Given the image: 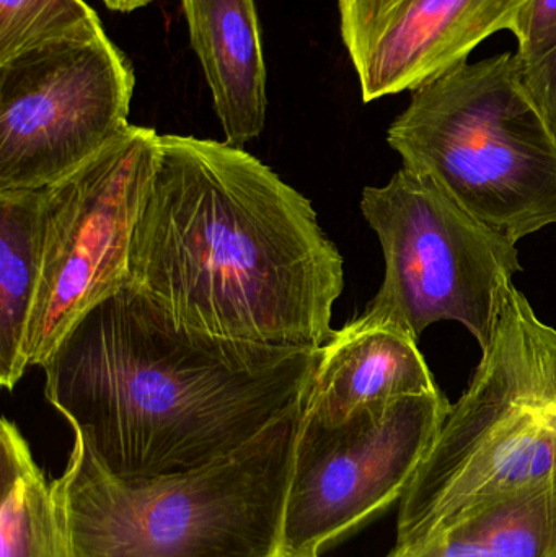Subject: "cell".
<instances>
[{
    "mask_svg": "<svg viewBox=\"0 0 556 557\" xmlns=\"http://www.w3.org/2000/svg\"><path fill=\"white\" fill-rule=\"evenodd\" d=\"M129 285L215 339L319 350L332 339L343 257L312 202L244 149L159 136Z\"/></svg>",
    "mask_w": 556,
    "mask_h": 557,
    "instance_id": "1",
    "label": "cell"
},
{
    "mask_svg": "<svg viewBox=\"0 0 556 557\" xmlns=\"http://www.w3.org/2000/svg\"><path fill=\"white\" fill-rule=\"evenodd\" d=\"M319 357L193 333L126 285L41 369L46 399L95 460L137 483L244 447L306 398Z\"/></svg>",
    "mask_w": 556,
    "mask_h": 557,
    "instance_id": "2",
    "label": "cell"
},
{
    "mask_svg": "<svg viewBox=\"0 0 556 557\" xmlns=\"http://www.w3.org/2000/svg\"><path fill=\"white\" fill-rule=\"evenodd\" d=\"M302 411L304 399L214 463L137 483L74 435L51 481L72 557H276Z\"/></svg>",
    "mask_w": 556,
    "mask_h": 557,
    "instance_id": "3",
    "label": "cell"
},
{
    "mask_svg": "<svg viewBox=\"0 0 556 557\" xmlns=\"http://www.w3.org/2000/svg\"><path fill=\"white\" fill-rule=\"evenodd\" d=\"M400 499L407 546L475 504L556 484V330L509 287L492 343Z\"/></svg>",
    "mask_w": 556,
    "mask_h": 557,
    "instance_id": "4",
    "label": "cell"
},
{
    "mask_svg": "<svg viewBox=\"0 0 556 557\" xmlns=\"http://www.w3.org/2000/svg\"><path fill=\"white\" fill-rule=\"evenodd\" d=\"M387 143L404 166L515 244L556 225V140L522 87L516 52L421 85Z\"/></svg>",
    "mask_w": 556,
    "mask_h": 557,
    "instance_id": "5",
    "label": "cell"
},
{
    "mask_svg": "<svg viewBox=\"0 0 556 557\" xmlns=\"http://www.w3.org/2000/svg\"><path fill=\"white\" fill-rule=\"evenodd\" d=\"M361 211L381 242L385 276L359 318L417 341L437 321H459L485 350L521 271L515 242L407 166L387 185L366 188Z\"/></svg>",
    "mask_w": 556,
    "mask_h": 557,
    "instance_id": "6",
    "label": "cell"
},
{
    "mask_svg": "<svg viewBox=\"0 0 556 557\" xmlns=\"http://www.w3.org/2000/svg\"><path fill=\"white\" fill-rule=\"evenodd\" d=\"M159 134L131 124L74 172L41 188L39 277L26 330L29 367L54 356L75 324L129 285V255Z\"/></svg>",
    "mask_w": 556,
    "mask_h": 557,
    "instance_id": "7",
    "label": "cell"
},
{
    "mask_svg": "<svg viewBox=\"0 0 556 557\" xmlns=\"http://www.w3.org/2000/svg\"><path fill=\"white\" fill-rule=\"evenodd\" d=\"M449 409L437 389L339 422L302 411L277 556H322L401 499Z\"/></svg>",
    "mask_w": 556,
    "mask_h": 557,
    "instance_id": "8",
    "label": "cell"
},
{
    "mask_svg": "<svg viewBox=\"0 0 556 557\" xmlns=\"http://www.w3.org/2000/svg\"><path fill=\"white\" fill-rule=\"evenodd\" d=\"M133 64L104 35L61 39L0 64V193L41 189L124 133Z\"/></svg>",
    "mask_w": 556,
    "mask_h": 557,
    "instance_id": "9",
    "label": "cell"
},
{
    "mask_svg": "<svg viewBox=\"0 0 556 557\" xmlns=\"http://www.w3.org/2000/svg\"><path fill=\"white\" fill-rule=\"evenodd\" d=\"M529 0H338L366 103L417 90L509 29Z\"/></svg>",
    "mask_w": 556,
    "mask_h": 557,
    "instance_id": "10",
    "label": "cell"
},
{
    "mask_svg": "<svg viewBox=\"0 0 556 557\" xmlns=\"http://www.w3.org/2000/svg\"><path fill=\"white\" fill-rule=\"evenodd\" d=\"M437 389L417 339L356 318L320 349L304 412L339 422L366 406Z\"/></svg>",
    "mask_w": 556,
    "mask_h": 557,
    "instance_id": "11",
    "label": "cell"
},
{
    "mask_svg": "<svg viewBox=\"0 0 556 557\" xmlns=\"http://www.w3.org/2000/svg\"><path fill=\"white\" fill-rule=\"evenodd\" d=\"M228 146L244 149L267 121V64L255 0H182Z\"/></svg>",
    "mask_w": 556,
    "mask_h": 557,
    "instance_id": "12",
    "label": "cell"
},
{
    "mask_svg": "<svg viewBox=\"0 0 556 557\" xmlns=\"http://www.w3.org/2000/svg\"><path fill=\"white\" fill-rule=\"evenodd\" d=\"M388 557H556V484L482 500Z\"/></svg>",
    "mask_w": 556,
    "mask_h": 557,
    "instance_id": "13",
    "label": "cell"
},
{
    "mask_svg": "<svg viewBox=\"0 0 556 557\" xmlns=\"http://www.w3.org/2000/svg\"><path fill=\"white\" fill-rule=\"evenodd\" d=\"M41 189L0 193V385L12 392L29 369L25 344L39 277Z\"/></svg>",
    "mask_w": 556,
    "mask_h": 557,
    "instance_id": "14",
    "label": "cell"
},
{
    "mask_svg": "<svg viewBox=\"0 0 556 557\" xmlns=\"http://www.w3.org/2000/svg\"><path fill=\"white\" fill-rule=\"evenodd\" d=\"M0 557H72L51 481L9 418L0 424Z\"/></svg>",
    "mask_w": 556,
    "mask_h": 557,
    "instance_id": "15",
    "label": "cell"
},
{
    "mask_svg": "<svg viewBox=\"0 0 556 557\" xmlns=\"http://www.w3.org/2000/svg\"><path fill=\"white\" fill-rule=\"evenodd\" d=\"M104 35L85 0H0V64L45 42Z\"/></svg>",
    "mask_w": 556,
    "mask_h": 557,
    "instance_id": "16",
    "label": "cell"
},
{
    "mask_svg": "<svg viewBox=\"0 0 556 557\" xmlns=\"http://www.w3.org/2000/svg\"><path fill=\"white\" fill-rule=\"evenodd\" d=\"M518 58L532 61L556 48V0H529L511 28Z\"/></svg>",
    "mask_w": 556,
    "mask_h": 557,
    "instance_id": "17",
    "label": "cell"
},
{
    "mask_svg": "<svg viewBox=\"0 0 556 557\" xmlns=\"http://www.w3.org/2000/svg\"><path fill=\"white\" fill-rule=\"evenodd\" d=\"M519 78L556 140V48L532 61L519 59Z\"/></svg>",
    "mask_w": 556,
    "mask_h": 557,
    "instance_id": "18",
    "label": "cell"
},
{
    "mask_svg": "<svg viewBox=\"0 0 556 557\" xmlns=\"http://www.w3.org/2000/svg\"><path fill=\"white\" fill-rule=\"evenodd\" d=\"M113 12L131 13L149 5L153 0H101Z\"/></svg>",
    "mask_w": 556,
    "mask_h": 557,
    "instance_id": "19",
    "label": "cell"
},
{
    "mask_svg": "<svg viewBox=\"0 0 556 557\" xmlns=\"http://www.w3.org/2000/svg\"><path fill=\"white\" fill-rule=\"evenodd\" d=\"M276 557H283V556H276ZM309 557H322V556H309Z\"/></svg>",
    "mask_w": 556,
    "mask_h": 557,
    "instance_id": "20",
    "label": "cell"
}]
</instances>
